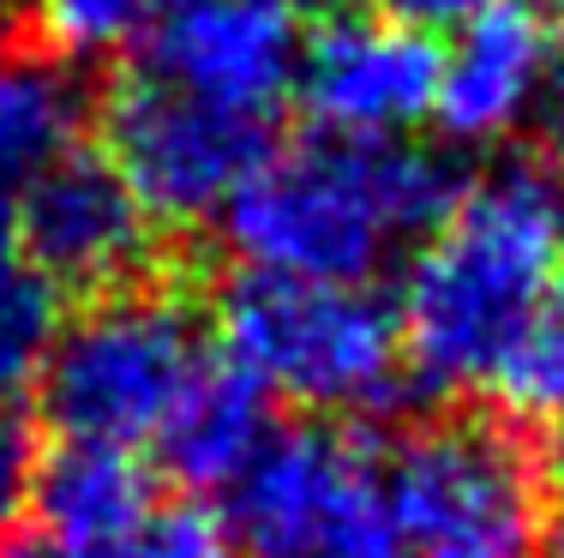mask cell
I'll list each match as a JSON object with an SVG mask.
<instances>
[{"label":"cell","mask_w":564,"mask_h":558,"mask_svg":"<svg viewBox=\"0 0 564 558\" xmlns=\"http://www.w3.org/2000/svg\"><path fill=\"white\" fill-rule=\"evenodd\" d=\"M541 469L499 420H301L228 486L240 558H541Z\"/></svg>","instance_id":"obj_1"},{"label":"cell","mask_w":564,"mask_h":558,"mask_svg":"<svg viewBox=\"0 0 564 558\" xmlns=\"http://www.w3.org/2000/svg\"><path fill=\"white\" fill-rule=\"evenodd\" d=\"M564 271V186L534 163L468 180L397 295L409 384L492 391Z\"/></svg>","instance_id":"obj_2"},{"label":"cell","mask_w":564,"mask_h":558,"mask_svg":"<svg viewBox=\"0 0 564 558\" xmlns=\"http://www.w3.org/2000/svg\"><path fill=\"white\" fill-rule=\"evenodd\" d=\"M463 175L409 139L360 144L313 139L271 144L223 210V234L252 276L372 288L397 247L426 241L463 198Z\"/></svg>","instance_id":"obj_3"},{"label":"cell","mask_w":564,"mask_h":558,"mask_svg":"<svg viewBox=\"0 0 564 558\" xmlns=\"http://www.w3.org/2000/svg\"><path fill=\"white\" fill-rule=\"evenodd\" d=\"M217 354L264 396L367 427L409 396L397 307L372 288L235 276L217 300Z\"/></svg>","instance_id":"obj_4"},{"label":"cell","mask_w":564,"mask_h":558,"mask_svg":"<svg viewBox=\"0 0 564 558\" xmlns=\"http://www.w3.org/2000/svg\"><path fill=\"white\" fill-rule=\"evenodd\" d=\"M198 313L174 288L132 283L66 318L43 372V408L61 445L151 450L210 361Z\"/></svg>","instance_id":"obj_5"},{"label":"cell","mask_w":564,"mask_h":558,"mask_svg":"<svg viewBox=\"0 0 564 558\" xmlns=\"http://www.w3.org/2000/svg\"><path fill=\"white\" fill-rule=\"evenodd\" d=\"M271 156V121L186 97L156 78H120L109 102V163L151 222L193 229L228 210L240 180Z\"/></svg>","instance_id":"obj_6"},{"label":"cell","mask_w":564,"mask_h":558,"mask_svg":"<svg viewBox=\"0 0 564 558\" xmlns=\"http://www.w3.org/2000/svg\"><path fill=\"white\" fill-rule=\"evenodd\" d=\"M294 90L325 139L391 144L433 114L438 43L384 12H330L301 43Z\"/></svg>","instance_id":"obj_7"},{"label":"cell","mask_w":564,"mask_h":558,"mask_svg":"<svg viewBox=\"0 0 564 558\" xmlns=\"http://www.w3.org/2000/svg\"><path fill=\"white\" fill-rule=\"evenodd\" d=\"M156 222L120 180L109 151L73 144L19 198V252L48 288H132L151 264Z\"/></svg>","instance_id":"obj_8"},{"label":"cell","mask_w":564,"mask_h":558,"mask_svg":"<svg viewBox=\"0 0 564 558\" xmlns=\"http://www.w3.org/2000/svg\"><path fill=\"white\" fill-rule=\"evenodd\" d=\"M294 66H301V36L289 12L264 0H163L132 73L223 102L235 114L276 121L282 97L294 90Z\"/></svg>","instance_id":"obj_9"},{"label":"cell","mask_w":564,"mask_h":558,"mask_svg":"<svg viewBox=\"0 0 564 558\" xmlns=\"http://www.w3.org/2000/svg\"><path fill=\"white\" fill-rule=\"evenodd\" d=\"M456 43L438 48V97L433 121L456 144H499L529 121H541L546 90L558 78L564 43L541 7L529 0H492L468 24H456Z\"/></svg>","instance_id":"obj_10"},{"label":"cell","mask_w":564,"mask_h":558,"mask_svg":"<svg viewBox=\"0 0 564 558\" xmlns=\"http://www.w3.org/2000/svg\"><path fill=\"white\" fill-rule=\"evenodd\" d=\"M85 90L73 66L31 43H0V271L19 259V198L55 156L78 144Z\"/></svg>","instance_id":"obj_11"},{"label":"cell","mask_w":564,"mask_h":558,"mask_svg":"<svg viewBox=\"0 0 564 558\" xmlns=\"http://www.w3.org/2000/svg\"><path fill=\"white\" fill-rule=\"evenodd\" d=\"M271 433H276L271 396L240 366L210 354L151 450L163 457V469L181 486H193V493H228L247 474V462L271 445Z\"/></svg>","instance_id":"obj_12"},{"label":"cell","mask_w":564,"mask_h":558,"mask_svg":"<svg viewBox=\"0 0 564 558\" xmlns=\"http://www.w3.org/2000/svg\"><path fill=\"white\" fill-rule=\"evenodd\" d=\"M36 528L61 540H102L120 528L144 523L163 504L156 469L139 450L109 445H61L48 462H36Z\"/></svg>","instance_id":"obj_13"},{"label":"cell","mask_w":564,"mask_h":558,"mask_svg":"<svg viewBox=\"0 0 564 558\" xmlns=\"http://www.w3.org/2000/svg\"><path fill=\"white\" fill-rule=\"evenodd\" d=\"M0 558H240V552L228 540L223 516H210L193 499H163L144 523L102 540H61L43 535V528H24V535L0 540Z\"/></svg>","instance_id":"obj_14"},{"label":"cell","mask_w":564,"mask_h":558,"mask_svg":"<svg viewBox=\"0 0 564 558\" xmlns=\"http://www.w3.org/2000/svg\"><path fill=\"white\" fill-rule=\"evenodd\" d=\"M163 0H24L31 48H43L61 66L115 61L144 43Z\"/></svg>","instance_id":"obj_15"},{"label":"cell","mask_w":564,"mask_h":558,"mask_svg":"<svg viewBox=\"0 0 564 558\" xmlns=\"http://www.w3.org/2000/svg\"><path fill=\"white\" fill-rule=\"evenodd\" d=\"M61 337L55 288L36 271H0V415H24L31 391H43L48 354Z\"/></svg>","instance_id":"obj_16"},{"label":"cell","mask_w":564,"mask_h":558,"mask_svg":"<svg viewBox=\"0 0 564 558\" xmlns=\"http://www.w3.org/2000/svg\"><path fill=\"white\" fill-rule=\"evenodd\" d=\"M487 396H499L517 420H564V271L534 330L522 337V349L510 354V366L492 379Z\"/></svg>","instance_id":"obj_17"},{"label":"cell","mask_w":564,"mask_h":558,"mask_svg":"<svg viewBox=\"0 0 564 558\" xmlns=\"http://www.w3.org/2000/svg\"><path fill=\"white\" fill-rule=\"evenodd\" d=\"M36 486V438L24 415H0V540H12V523L31 511Z\"/></svg>","instance_id":"obj_18"},{"label":"cell","mask_w":564,"mask_h":558,"mask_svg":"<svg viewBox=\"0 0 564 558\" xmlns=\"http://www.w3.org/2000/svg\"><path fill=\"white\" fill-rule=\"evenodd\" d=\"M372 7H379L384 19L409 24V31L433 36V31H456V24H468L475 12H487L492 0H372Z\"/></svg>","instance_id":"obj_19"},{"label":"cell","mask_w":564,"mask_h":558,"mask_svg":"<svg viewBox=\"0 0 564 558\" xmlns=\"http://www.w3.org/2000/svg\"><path fill=\"white\" fill-rule=\"evenodd\" d=\"M541 558H564V499L546 511V523H541Z\"/></svg>","instance_id":"obj_20"},{"label":"cell","mask_w":564,"mask_h":558,"mask_svg":"<svg viewBox=\"0 0 564 558\" xmlns=\"http://www.w3.org/2000/svg\"><path fill=\"white\" fill-rule=\"evenodd\" d=\"M264 7H276V12H337V0H264Z\"/></svg>","instance_id":"obj_21"},{"label":"cell","mask_w":564,"mask_h":558,"mask_svg":"<svg viewBox=\"0 0 564 558\" xmlns=\"http://www.w3.org/2000/svg\"><path fill=\"white\" fill-rule=\"evenodd\" d=\"M558 7H564V0H558Z\"/></svg>","instance_id":"obj_22"}]
</instances>
